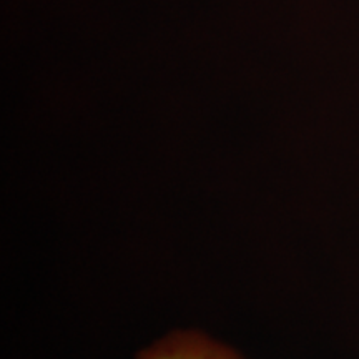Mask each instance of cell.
Segmentation results:
<instances>
[{
    "label": "cell",
    "instance_id": "6da1fadb",
    "mask_svg": "<svg viewBox=\"0 0 359 359\" xmlns=\"http://www.w3.org/2000/svg\"><path fill=\"white\" fill-rule=\"evenodd\" d=\"M140 359H240L198 334H175L142 353Z\"/></svg>",
    "mask_w": 359,
    "mask_h": 359
}]
</instances>
